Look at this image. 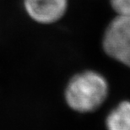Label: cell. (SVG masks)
<instances>
[{"instance_id": "1", "label": "cell", "mask_w": 130, "mask_h": 130, "mask_svg": "<svg viewBox=\"0 0 130 130\" xmlns=\"http://www.w3.org/2000/svg\"><path fill=\"white\" fill-rule=\"evenodd\" d=\"M109 94V85L105 76L95 70H85L69 79L64 99L70 109L79 113L98 110Z\"/></svg>"}, {"instance_id": "2", "label": "cell", "mask_w": 130, "mask_h": 130, "mask_svg": "<svg viewBox=\"0 0 130 130\" xmlns=\"http://www.w3.org/2000/svg\"><path fill=\"white\" fill-rule=\"evenodd\" d=\"M102 47L107 56L130 68V16L118 15L106 27Z\"/></svg>"}, {"instance_id": "3", "label": "cell", "mask_w": 130, "mask_h": 130, "mask_svg": "<svg viewBox=\"0 0 130 130\" xmlns=\"http://www.w3.org/2000/svg\"><path fill=\"white\" fill-rule=\"evenodd\" d=\"M28 15L36 22L52 24L59 20L67 9V0H24Z\"/></svg>"}, {"instance_id": "4", "label": "cell", "mask_w": 130, "mask_h": 130, "mask_svg": "<svg viewBox=\"0 0 130 130\" xmlns=\"http://www.w3.org/2000/svg\"><path fill=\"white\" fill-rule=\"evenodd\" d=\"M106 130H130V101L118 103L106 118Z\"/></svg>"}, {"instance_id": "5", "label": "cell", "mask_w": 130, "mask_h": 130, "mask_svg": "<svg viewBox=\"0 0 130 130\" xmlns=\"http://www.w3.org/2000/svg\"><path fill=\"white\" fill-rule=\"evenodd\" d=\"M111 5L118 15L130 16V0H111Z\"/></svg>"}]
</instances>
